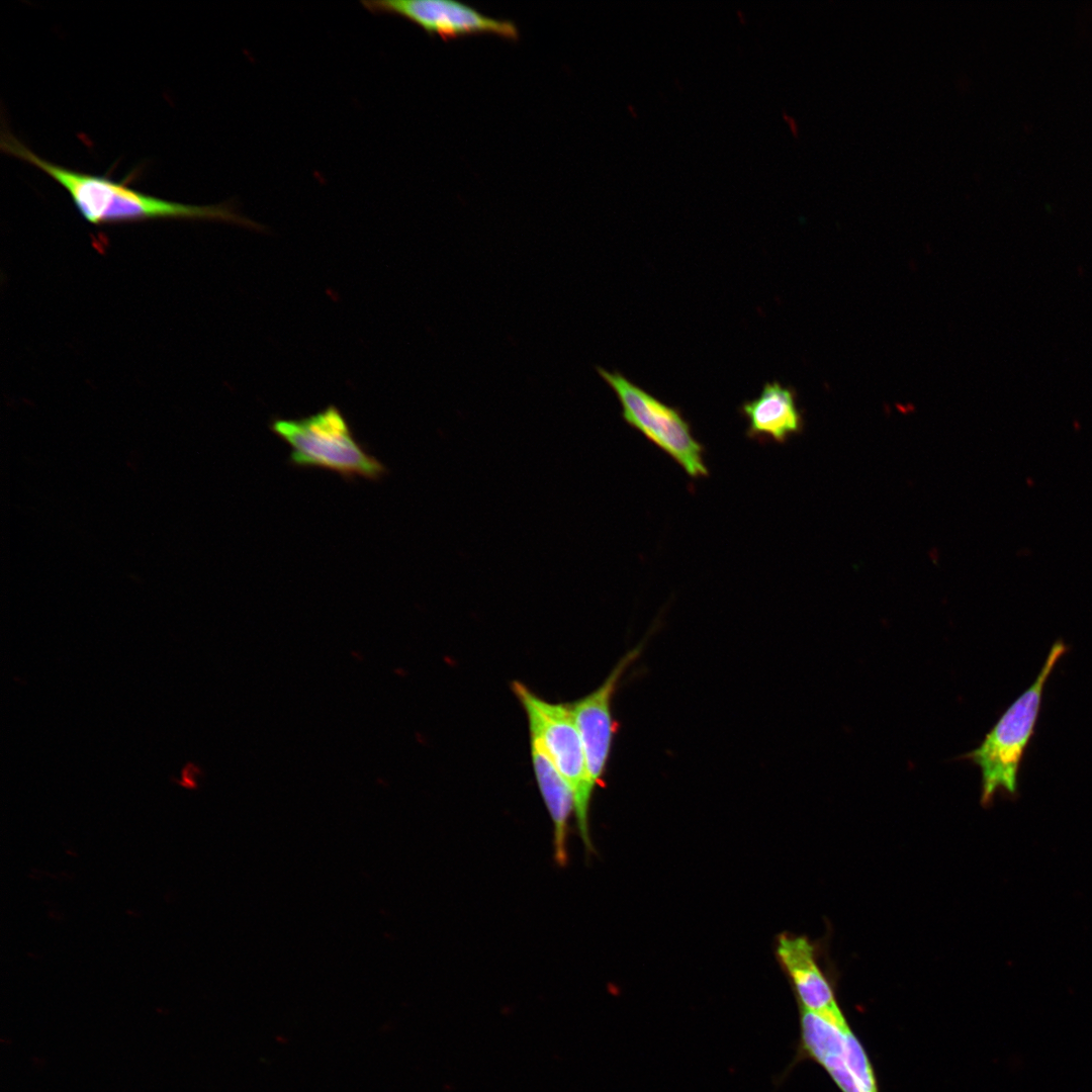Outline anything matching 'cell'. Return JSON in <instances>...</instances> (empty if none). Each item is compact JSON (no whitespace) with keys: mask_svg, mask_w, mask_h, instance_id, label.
<instances>
[{"mask_svg":"<svg viewBox=\"0 0 1092 1092\" xmlns=\"http://www.w3.org/2000/svg\"><path fill=\"white\" fill-rule=\"evenodd\" d=\"M777 957L791 981L799 1007L846 1025L834 988L819 964L816 946L803 935L783 933L778 937Z\"/></svg>","mask_w":1092,"mask_h":1092,"instance_id":"cell-8","label":"cell"},{"mask_svg":"<svg viewBox=\"0 0 1092 1092\" xmlns=\"http://www.w3.org/2000/svg\"><path fill=\"white\" fill-rule=\"evenodd\" d=\"M807 1058L821 1066L842 1092H879L870 1058L850 1026L822 1034Z\"/></svg>","mask_w":1092,"mask_h":1092,"instance_id":"cell-9","label":"cell"},{"mask_svg":"<svg viewBox=\"0 0 1092 1092\" xmlns=\"http://www.w3.org/2000/svg\"><path fill=\"white\" fill-rule=\"evenodd\" d=\"M1067 650L1063 640H1056L1034 681L1007 708L981 744L962 755L981 770L984 806L990 805L997 793L1017 794L1021 761L1034 734L1045 684Z\"/></svg>","mask_w":1092,"mask_h":1092,"instance_id":"cell-2","label":"cell"},{"mask_svg":"<svg viewBox=\"0 0 1092 1092\" xmlns=\"http://www.w3.org/2000/svg\"><path fill=\"white\" fill-rule=\"evenodd\" d=\"M616 394L624 422L669 456L692 479L709 475L705 448L681 412L649 393L619 371L596 367Z\"/></svg>","mask_w":1092,"mask_h":1092,"instance_id":"cell-5","label":"cell"},{"mask_svg":"<svg viewBox=\"0 0 1092 1092\" xmlns=\"http://www.w3.org/2000/svg\"><path fill=\"white\" fill-rule=\"evenodd\" d=\"M512 689L527 714L531 735L540 740L572 791L577 828L585 849L592 852L589 808L595 787L569 704L547 702L520 681H514Z\"/></svg>","mask_w":1092,"mask_h":1092,"instance_id":"cell-4","label":"cell"},{"mask_svg":"<svg viewBox=\"0 0 1092 1092\" xmlns=\"http://www.w3.org/2000/svg\"><path fill=\"white\" fill-rule=\"evenodd\" d=\"M1 150L41 170L71 197L81 216L96 225L158 219L209 220L260 231L262 225L240 214L230 203L192 205L161 199L106 176L78 172L36 155L8 129L1 133Z\"/></svg>","mask_w":1092,"mask_h":1092,"instance_id":"cell-1","label":"cell"},{"mask_svg":"<svg viewBox=\"0 0 1092 1092\" xmlns=\"http://www.w3.org/2000/svg\"><path fill=\"white\" fill-rule=\"evenodd\" d=\"M201 776L202 771L200 767L195 763L188 761L181 769V778L179 780H173V782L187 789H196Z\"/></svg>","mask_w":1092,"mask_h":1092,"instance_id":"cell-12","label":"cell"},{"mask_svg":"<svg viewBox=\"0 0 1092 1092\" xmlns=\"http://www.w3.org/2000/svg\"><path fill=\"white\" fill-rule=\"evenodd\" d=\"M270 429L291 448L298 467L334 471L347 479L379 480L387 468L355 439L347 420L334 405L301 419H276Z\"/></svg>","mask_w":1092,"mask_h":1092,"instance_id":"cell-3","label":"cell"},{"mask_svg":"<svg viewBox=\"0 0 1092 1092\" xmlns=\"http://www.w3.org/2000/svg\"><path fill=\"white\" fill-rule=\"evenodd\" d=\"M642 650L637 646L628 651L616 664L604 682L590 694L569 704L579 732L589 781L594 787L603 784L617 726L612 715V699L619 681Z\"/></svg>","mask_w":1092,"mask_h":1092,"instance_id":"cell-7","label":"cell"},{"mask_svg":"<svg viewBox=\"0 0 1092 1092\" xmlns=\"http://www.w3.org/2000/svg\"><path fill=\"white\" fill-rule=\"evenodd\" d=\"M531 755L537 784L553 824L554 858L558 866L564 867L568 859V827L574 813V797L540 740L533 735Z\"/></svg>","mask_w":1092,"mask_h":1092,"instance_id":"cell-11","label":"cell"},{"mask_svg":"<svg viewBox=\"0 0 1092 1092\" xmlns=\"http://www.w3.org/2000/svg\"><path fill=\"white\" fill-rule=\"evenodd\" d=\"M363 7L375 15L398 16L431 36L448 41L471 35H494L517 41L520 32L511 20L487 16L474 7L451 0H367Z\"/></svg>","mask_w":1092,"mask_h":1092,"instance_id":"cell-6","label":"cell"},{"mask_svg":"<svg viewBox=\"0 0 1092 1092\" xmlns=\"http://www.w3.org/2000/svg\"><path fill=\"white\" fill-rule=\"evenodd\" d=\"M739 411L747 421L746 436L759 442L783 444L803 430L796 392L779 381L766 382L759 395L744 401Z\"/></svg>","mask_w":1092,"mask_h":1092,"instance_id":"cell-10","label":"cell"}]
</instances>
